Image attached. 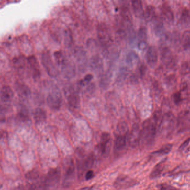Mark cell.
I'll return each instance as SVG.
<instances>
[{
    "mask_svg": "<svg viewBox=\"0 0 190 190\" xmlns=\"http://www.w3.org/2000/svg\"><path fill=\"white\" fill-rule=\"evenodd\" d=\"M157 125L154 118L148 119L143 122L142 130L140 132V143L148 145L153 141L156 133Z\"/></svg>",
    "mask_w": 190,
    "mask_h": 190,
    "instance_id": "6da1fadb",
    "label": "cell"
},
{
    "mask_svg": "<svg viewBox=\"0 0 190 190\" xmlns=\"http://www.w3.org/2000/svg\"><path fill=\"white\" fill-rule=\"evenodd\" d=\"M61 179L60 170H50L43 181L42 186L43 190H56L58 188Z\"/></svg>",
    "mask_w": 190,
    "mask_h": 190,
    "instance_id": "7a4b0ae2",
    "label": "cell"
},
{
    "mask_svg": "<svg viewBox=\"0 0 190 190\" xmlns=\"http://www.w3.org/2000/svg\"><path fill=\"white\" fill-rule=\"evenodd\" d=\"M63 168V184L66 187H69L72 184L75 178V166L73 160L71 158H67Z\"/></svg>",
    "mask_w": 190,
    "mask_h": 190,
    "instance_id": "3957f363",
    "label": "cell"
},
{
    "mask_svg": "<svg viewBox=\"0 0 190 190\" xmlns=\"http://www.w3.org/2000/svg\"><path fill=\"white\" fill-rule=\"evenodd\" d=\"M97 34L101 45L107 46L111 42L112 34L110 28L104 23H100L97 27Z\"/></svg>",
    "mask_w": 190,
    "mask_h": 190,
    "instance_id": "277c9868",
    "label": "cell"
},
{
    "mask_svg": "<svg viewBox=\"0 0 190 190\" xmlns=\"http://www.w3.org/2000/svg\"><path fill=\"white\" fill-rule=\"evenodd\" d=\"M94 161L95 159L94 156L92 154H89L86 156H83L78 161L77 164V169L79 177H83L86 172L91 170L94 166Z\"/></svg>",
    "mask_w": 190,
    "mask_h": 190,
    "instance_id": "5b68a950",
    "label": "cell"
},
{
    "mask_svg": "<svg viewBox=\"0 0 190 190\" xmlns=\"http://www.w3.org/2000/svg\"><path fill=\"white\" fill-rule=\"evenodd\" d=\"M111 148V136L107 132H103L101 136L100 142L98 146V149L101 155L106 157L109 156Z\"/></svg>",
    "mask_w": 190,
    "mask_h": 190,
    "instance_id": "8992f818",
    "label": "cell"
},
{
    "mask_svg": "<svg viewBox=\"0 0 190 190\" xmlns=\"http://www.w3.org/2000/svg\"><path fill=\"white\" fill-rule=\"evenodd\" d=\"M41 62L48 75L54 78L58 76V71L48 52H45L42 54Z\"/></svg>",
    "mask_w": 190,
    "mask_h": 190,
    "instance_id": "52a82bcc",
    "label": "cell"
},
{
    "mask_svg": "<svg viewBox=\"0 0 190 190\" xmlns=\"http://www.w3.org/2000/svg\"><path fill=\"white\" fill-rule=\"evenodd\" d=\"M135 180L126 175H121L116 179L114 186L117 190H125L133 187L136 184Z\"/></svg>",
    "mask_w": 190,
    "mask_h": 190,
    "instance_id": "ba28073f",
    "label": "cell"
},
{
    "mask_svg": "<svg viewBox=\"0 0 190 190\" xmlns=\"http://www.w3.org/2000/svg\"><path fill=\"white\" fill-rule=\"evenodd\" d=\"M175 124V116L171 112H166L162 117L159 129L168 132L172 130Z\"/></svg>",
    "mask_w": 190,
    "mask_h": 190,
    "instance_id": "9c48e42d",
    "label": "cell"
},
{
    "mask_svg": "<svg viewBox=\"0 0 190 190\" xmlns=\"http://www.w3.org/2000/svg\"><path fill=\"white\" fill-rule=\"evenodd\" d=\"M27 61L32 78L35 80L39 79L41 76V71L39 63L37 58L32 55L27 58Z\"/></svg>",
    "mask_w": 190,
    "mask_h": 190,
    "instance_id": "30bf717a",
    "label": "cell"
},
{
    "mask_svg": "<svg viewBox=\"0 0 190 190\" xmlns=\"http://www.w3.org/2000/svg\"><path fill=\"white\" fill-rule=\"evenodd\" d=\"M140 132L138 126L133 127L130 133L126 136L127 142L131 147L136 148L140 144Z\"/></svg>",
    "mask_w": 190,
    "mask_h": 190,
    "instance_id": "8fae6325",
    "label": "cell"
},
{
    "mask_svg": "<svg viewBox=\"0 0 190 190\" xmlns=\"http://www.w3.org/2000/svg\"><path fill=\"white\" fill-rule=\"evenodd\" d=\"M47 103L50 109L54 110H59L62 103L61 94L57 91L50 94L47 98Z\"/></svg>",
    "mask_w": 190,
    "mask_h": 190,
    "instance_id": "7c38bea8",
    "label": "cell"
},
{
    "mask_svg": "<svg viewBox=\"0 0 190 190\" xmlns=\"http://www.w3.org/2000/svg\"><path fill=\"white\" fill-rule=\"evenodd\" d=\"M161 57L163 63L169 67H173L176 65V61L171 51L167 47H163L161 49Z\"/></svg>",
    "mask_w": 190,
    "mask_h": 190,
    "instance_id": "4fadbf2b",
    "label": "cell"
},
{
    "mask_svg": "<svg viewBox=\"0 0 190 190\" xmlns=\"http://www.w3.org/2000/svg\"><path fill=\"white\" fill-rule=\"evenodd\" d=\"M130 5L133 13L136 17L143 18L145 10L143 7L142 0H131Z\"/></svg>",
    "mask_w": 190,
    "mask_h": 190,
    "instance_id": "5bb4252c",
    "label": "cell"
},
{
    "mask_svg": "<svg viewBox=\"0 0 190 190\" xmlns=\"http://www.w3.org/2000/svg\"><path fill=\"white\" fill-rule=\"evenodd\" d=\"M146 58L148 64L151 67H154L158 61V52L156 48L153 46L147 48L146 54Z\"/></svg>",
    "mask_w": 190,
    "mask_h": 190,
    "instance_id": "9a60e30c",
    "label": "cell"
},
{
    "mask_svg": "<svg viewBox=\"0 0 190 190\" xmlns=\"http://www.w3.org/2000/svg\"><path fill=\"white\" fill-rule=\"evenodd\" d=\"M138 47L140 50H145L147 48V30L144 27H141L137 33Z\"/></svg>",
    "mask_w": 190,
    "mask_h": 190,
    "instance_id": "2e32d148",
    "label": "cell"
},
{
    "mask_svg": "<svg viewBox=\"0 0 190 190\" xmlns=\"http://www.w3.org/2000/svg\"><path fill=\"white\" fill-rule=\"evenodd\" d=\"M13 96L14 93L9 86H3L0 91V99L3 102H10L13 99Z\"/></svg>",
    "mask_w": 190,
    "mask_h": 190,
    "instance_id": "e0dca14e",
    "label": "cell"
},
{
    "mask_svg": "<svg viewBox=\"0 0 190 190\" xmlns=\"http://www.w3.org/2000/svg\"><path fill=\"white\" fill-rule=\"evenodd\" d=\"M15 88L18 96L21 98H27L30 95V88L24 84L17 82Z\"/></svg>",
    "mask_w": 190,
    "mask_h": 190,
    "instance_id": "ac0fdd59",
    "label": "cell"
},
{
    "mask_svg": "<svg viewBox=\"0 0 190 190\" xmlns=\"http://www.w3.org/2000/svg\"><path fill=\"white\" fill-rule=\"evenodd\" d=\"M162 15L165 20L167 22L171 24L174 21V15L171 7L167 4H164L161 9Z\"/></svg>",
    "mask_w": 190,
    "mask_h": 190,
    "instance_id": "d6986e66",
    "label": "cell"
},
{
    "mask_svg": "<svg viewBox=\"0 0 190 190\" xmlns=\"http://www.w3.org/2000/svg\"><path fill=\"white\" fill-rule=\"evenodd\" d=\"M127 143L126 135H119L115 141L114 148L117 152L122 151L126 147Z\"/></svg>",
    "mask_w": 190,
    "mask_h": 190,
    "instance_id": "ffe728a7",
    "label": "cell"
},
{
    "mask_svg": "<svg viewBox=\"0 0 190 190\" xmlns=\"http://www.w3.org/2000/svg\"><path fill=\"white\" fill-rule=\"evenodd\" d=\"M67 101L70 107L73 109H77L79 107L80 105V98L78 94H76V92H70L68 96Z\"/></svg>",
    "mask_w": 190,
    "mask_h": 190,
    "instance_id": "44dd1931",
    "label": "cell"
},
{
    "mask_svg": "<svg viewBox=\"0 0 190 190\" xmlns=\"http://www.w3.org/2000/svg\"><path fill=\"white\" fill-rule=\"evenodd\" d=\"M34 120L37 123L42 122L46 119V114L45 111L41 108H37L34 110L33 113Z\"/></svg>",
    "mask_w": 190,
    "mask_h": 190,
    "instance_id": "7402d4cb",
    "label": "cell"
},
{
    "mask_svg": "<svg viewBox=\"0 0 190 190\" xmlns=\"http://www.w3.org/2000/svg\"><path fill=\"white\" fill-rule=\"evenodd\" d=\"M156 16V10L152 6H148L144 11L143 18L147 22L154 20Z\"/></svg>",
    "mask_w": 190,
    "mask_h": 190,
    "instance_id": "603a6c76",
    "label": "cell"
},
{
    "mask_svg": "<svg viewBox=\"0 0 190 190\" xmlns=\"http://www.w3.org/2000/svg\"><path fill=\"white\" fill-rule=\"evenodd\" d=\"M163 170H164V165H163V162L158 163L157 165L155 166L154 169L151 171L150 176V178H157L162 174Z\"/></svg>",
    "mask_w": 190,
    "mask_h": 190,
    "instance_id": "cb8c5ba5",
    "label": "cell"
},
{
    "mask_svg": "<svg viewBox=\"0 0 190 190\" xmlns=\"http://www.w3.org/2000/svg\"><path fill=\"white\" fill-rule=\"evenodd\" d=\"M126 63L130 66H133L139 61V56L135 52L130 51L127 54Z\"/></svg>",
    "mask_w": 190,
    "mask_h": 190,
    "instance_id": "d4e9b609",
    "label": "cell"
},
{
    "mask_svg": "<svg viewBox=\"0 0 190 190\" xmlns=\"http://www.w3.org/2000/svg\"><path fill=\"white\" fill-rule=\"evenodd\" d=\"M26 60L24 57H20L15 58L13 61V65L19 72H23L26 66Z\"/></svg>",
    "mask_w": 190,
    "mask_h": 190,
    "instance_id": "484cf974",
    "label": "cell"
},
{
    "mask_svg": "<svg viewBox=\"0 0 190 190\" xmlns=\"http://www.w3.org/2000/svg\"><path fill=\"white\" fill-rule=\"evenodd\" d=\"M64 43L67 47H70L73 45V33L69 29H67L64 31Z\"/></svg>",
    "mask_w": 190,
    "mask_h": 190,
    "instance_id": "4316f807",
    "label": "cell"
},
{
    "mask_svg": "<svg viewBox=\"0 0 190 190\" xmlns=\"http://www.w3.org/2000/svg\"><path fill=\"white\" fill-rule=\"evenodd\" d=\"M102 66V62L99 56H95L91 58L90 61V66L92 69H99Z\"/></svg>",
    "mask_w": 190,
    "mask_h": 190,
    "instance_id": "83f0119b",
    "label": "cell"
},
{
    "mask_svg": "<svg viewBox=\"0 0 190 190\" xmlns=\"http://www.w3.org/2000/svg\"><path fill=\"white\" fill-rule=\"evenodd\" d=\"M182 45L185 50L190 48V31L184 32L182 37Z\"/></svg>",
    "mask_w": 190,
    "mask_h": 190,
    "instance_id": "f1b7e54d",
    "label": "cell"
},
{
    "mask_svg": "<svg viewBox=\"0 0 190 190\" xmlns=\"http://www.w3.org/2000/svg\"><path fill=\"white\" fill-rule=\"evenodd\" d=\"M54 57L56 62L58 66H62L66 62V59L61 51H56L54 53Z\"/></svg>",
    "mask_w": 190,
    "mask_h": 190,
    "instance_id": "f546056e",
    "label": "cell"
},
{
    "mask_svg": "<svg viewBox=\"0 0 190 190\" xmlns=\"http://www.w3.org/2000/svg\"><path fill=\"white\" fill-rule=\"evenodd\" d=\"M172 148V145L171 144L165 145L162 147L161 148L160 150L155 151L152 153L154 155H164L169 154L170 151H171Z\"/></svg>",
    "mask_w": 190,
    "mask_h": 190,
    "instance_id": "4dcf8cb0",
    "label": "cell"
},
{
    "mask_svg": "<svg viewBox=\"0 0 190 190\" xmlns=\"http://www.w3.org/2000/svg\"><path fill=\"white\" fill-rule=\"evenodd\" d=\"M117 131L120 133V135H126L128 131L127 124L125 122H122L119 123L117 127Z\"/></svg>",
    "mask_w": 190,
    "mask_h": 190,
    "instance_id": "1f68e13d",
    "label": "cell"
},
{
    "mask_svg": "<svg viewBox=\"0 0 190 190\" xmlns=\"http://www.w3.org/2000/svg\"><path fill=\"white\" fill-rule=\"evenodd\" d=\"M181 21L183 24H189L190 23V12L188 10H184L181 15Z\"/></svg>",
    "mask_w": 190,
    "mask_h": 190,
    "instance_id": "d6a6232c",
    "label": "cell"
},
{
    "mask_svg": "<svg viewBox=\"0 0 190 190\" xmlns=\"http://www.w3.org/2000/svg\"><path fill=\"white\" fill-rule=\"evenodd\" d=\"M190 73V65L188 62H184L182 65L181 73L183 75H186Z\"/></svg>",
    "mask_w": 190,
    "mask_h": 190,
    "instance_id": "836d02e7",
    "label": "cell"
},
{
    "mask_svg": "<svg viewBox=\"0 0 190 190\" xmlns=\"http://www.w3.org/2000/svg\"><path fill=\"white\" fill-rule=\"evenodd\" d=\"M92 79H93V76L91 74H88L84 77V79L81 80L80 84L82 86H86L88 84L92 81Z\"/></svg>",
    "mask_w": 190,
    "mask_h": 190,
    "instance_id": "e575fe53",
    "label": "cell"
},
{
    "mask_svg": "<svg viewBox=\"0 0 190 190\" xmlns=\"http://www.w3.org/2000/svg\"><path fill=\"white\" fill-rule=\"evenodd\" d=\"M6 109L2 106H0V123H3L6 120Z\"/></svg>",
    "mask_w": 190,
    "mask_h": 190,
    "instance_id": "d590c367",
    "label": "cell"
},
{
    "mask_svg": "<svg viewBox=\"0 0 190 190\" xmlns=\"http://www.w3.org/2000/svg\"><path fill=\"white\" fill-rule=\"evenodd\" d=\"M17 117L21 121H27L28 119V115L26 111H21L17 114Z\"/></svg>",
    "mask_w": 190,
    "mask_h": 190,
    "instance_id": "8d00e7d4",
    "label": "cell"
},
{
    "mask_svg": "<svg viewBox=\"0 0 190 190\" xmlns=\"http://www.w3.org/2000/svg\"><path fill=\"white\" fill-rule=\"evenodd\" d=\"M88 47L90 50H96L98 47V43L94 39H89L88 40Z\"/></svg>",
    "mask_w": 190,
    "mask_h": 190,
    "instance_id": "74e56055",
    "label": "cell"
},
{
    "mask_svg": "<svg viewBox=\"0 0 190 190\" xmlns=\"http://www.w3.org/2000/svg\"><path fill=\"white\" fill-rule=\"evenodd\" d=\"M163 30V24L161 22L156 23L154 24V31L156 34H160Z\"/></svg>",
    "mask_w": 190,
    "mask_h": 190,
    "instance_id": "f35d334b",
    "label": "cell"
},
{
    "mask_svg": "<svg viewBox=\"0 0 190 190\" xmlns=\"http://www.w3.org/2000/svg\"><path fill=\"white\" fill-rule=\"evenodd\" d=\"M127 69L123 68L121 69V71L119 73V75L117 77V80L118 82L123 81L127 76Z\"/></svg>",
    "mask_w": 190,
    "mask_h": 190,
    "instance_id": "ab89813d",
    "label": "cell"
},
{
    "mask_svg": "<svg viewBox=\"0 0 190 190\" xmlns=\"http://www.w3.org/2000/svg\"><path fill=\"white\" fill-rule=\"evenodd\" d=\"M172 99L173 102L175 103L176 105H178L181 102L182 98H181V95L180 92H176L172 96Z\"/></svg>",
    "mask_w": 190,
    "mask_h": 190,
    "instance_id": "60d3db41",
    "label": "cell"
},
{
    "mask_svg": "<svg viewBox=\"0 0 190 190\" xmlns=\"http://www.w3.org/2000/svg\"><path fill=\"white\" fill-rule=\"evenodd\" d=\"M158 188L159 190H177L175 187L166 184H160Z\"/></svg>",
    "mask_w": 190,
    "mask_h": 190,
    "instance_id": "b9f144b4",
    "label": "cell"
},
{
    "mask_svg": "<svg viewBox=\"0 0 190 190\" xmlns=\"http://www.w3.org/2000/svg\"><path fill=\"white\" fill-rule=\"evenodd\" d=\"M94 172L92 170H88V172H86V173H85L84 175V178L86 180H90L91 179L94 177Z\"/></svg>",
    "mask_w": 190,
    "mask_h": 190,
    "instance_id": "7bdbcfd3",
    "label": "cell"
},
{
    "mask_svg": "<svg viewBox=\"0 0 190 190\" xmlns=\"http://www.w3.org/2000/svg\"><path fill=\"white\" fill-rule=\"evenodd\" d=\"M190 142V139H188L185 140L184 143L180 146V147L179 148L180 150H184V148L186 147H187V146L189 145Z\"/></svg>",
    "mask_w": 190,
    "mask_h": 190,
    "instance_id": "ee69618b",
    "label": "cell"
},
{
    "mask_svg": "<svg viewBox=\"0 0 190 190\" xmlns=\"http://www.w3.org/2000/svg\"><path fill=\"white\" fill-rule=\"evenodd\" d=\"M7 136V132L6 131H0V140H1L2 139H5Z\"/></svg>",
    "mask_w": 190,
    "mask_h": 190,
    "instance_id": "f6af8a7d",
    "label": "cell"
},
{
    "mask_svg": "<svg viewBox=\"0 0 190 190\" xmlns=\"http://www.w3.org/2000/svg\"><path fill=\"white\" fill-rule=\"evenodd\" d=\"M187 88V82H183L182 83H181V88L182 90H184Z\"/></svg>",
    "mask_w": 190,
    "mask_h": 190,
    "instance_id": "bcb514c9",
    "label": "cell"
},
{
    "mask_svg": "<svg viewBox=\"0 0 190 190\" xmlns=\"http://www.w3.org/2000/svg\"><path fill=\"white\" fill-rule=\"evenodd\" d=\"M92 188H93L92 187H84L78 190H92Z\"/></svg>",
    "mask_w": 190,
    "mask_h": 190,
    "instance_id": "7dc6e473",
    "label": "cell"
}]
</instances>
